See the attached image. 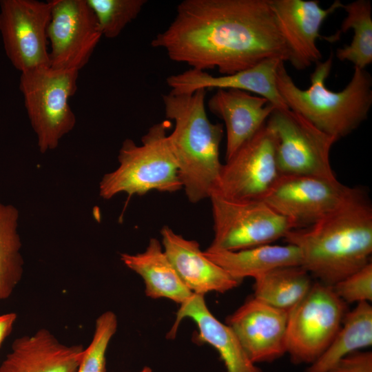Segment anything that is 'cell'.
<instances>
[{
    "label": "cell",
    "instance_id": "6da1fadb",
    "mask_svg": "<svg viewBox=\"0 0 372 372\" xmlns=\"http://www.w3.org/2000/svg\"><path fill=\"white\" fill-rule=\"evenodd\" d=\"M173 61L229 75L288 52L269 0H184L152 40Z\"/></svg>",
    "mask_w": 372,
    "mask_h": 372
},
{
    "label": "cell",
    "instance_id": "7a4b0ae2",
    "mask_svg": "<svg viewBox=\"0 0 372 372\" xmlns=\"http://www.w3.org/2000/svg\"><path fill=\"white\" fill-rule=\"evenodd\" d=\"M297 247L302 267L324 285L333 287L371 262L372 206L366 193L352 188L332 211L284 238Z\"/></svg>",
    "mask_w": 372,
    "mask_h": 372
},
{
    "label": "cell",
    "instance_id": "3957f363",
    "mask_svg": "<svg viewBox=\"0 0 372 372\" xmlns=\"http://www.w3.org/2000/svg\"><path fill=\"white\" fill-rule=\"evenodd\" d=\"M207 90L162 95L165 116L175 127L167 135L185 194L192 203L209 198L216 190L223 164L220 145L223 125L213 123L205 109Z\"/></svg>",
    "mask_w": 372,
    "mask_h": 372
},
{
    "label": "cell",
    "instance_id": "277c9868",
    "mask_svg": "<svg viewBox=\"0 0 372 372\" xmlns=\"http://www.w3.org/2000/svg\"><path fill=\"white\" fill-rule=\"evenodd\" d=\"M333 54L316 64L311 85L298 87L282 61L276 74L278 92L288 108L300 114L337 141L355 130L367 118L372 105V78L365 69L354 68L349 83L340 91L330 90L326 81Z\"/></svg>",
    "mask_w": 372,
    "mask_h": 372
},
{
    "label": "cell",
    "instance_id": "5b68a950",
    "mask_svg": "<svg viewBox=\"0 0 372 372\" xmlns=\"http://www.w3.org/2000/svg\"><path fill=\"white\" fill-rule=\"evenodd\" d=\"M167 121L153 125L141 145L125 139L118 155V167L99 183V195L109 200L120 193L143 196L153 191L175 192L183 189L176 161L169 148Z\"/></svg>",
    "mask_w": 372,
    "mask_h": 372
},
{
    "label": "cell",
    "instance_id": "8992f818",
    "mask_svg": "<svg viewBox=\"0 0 372 372\" xmlns=\"http://www.w3.org/2000/svg\"><path fill=\"white\" fill-rule=\"evenodd\" d=\"M79 72L43 65L21 72L19 89L41 153L56 148L75 126L69 99L77 89Z\"/></svg>",
    "mask_w": 372,
    "mask_h": 372
},
{
    "label": "cell",
    "instance_id": "52a82bcc",
    "mask_svg": "<svg viewBox=\"0 0 372 372\" xmlns=\"http://www.w3.org/2000/svg\"><path fill=\"white\" fill-rule=\"evenodd\" d=\"M349 311L333 287L316 281L288 312L286 353L294 364H311L329 346Z\"/></svg>",
    "mask_w": 372,
    "mask_h": 372
},
{
    "label": "cell",
    "instance_id": "ba28073f",
    "mask_svg": "<svg viewBox=\"0 0 372 372\" xmlns=\"http://www.w3.org/2000/svg\"><path fill=\"white\" fill-rule=\"evenodd\" d=\"M214 223L211 249L238 251L271 244L296 229L294 223L261 200L210 196Z\"/></svg>",
    "mask_w": 372,
    "mask_h": 372
},
{
    "label": "cell",
    "instance_id": "9c48e42d",
    "mask_svg": "<svg viewBox=\"0 0 372 372\" xmlns=\"http://www.w3.org/2000/svg\"><path fill=\"white\" fill-rule=\"evenodd\" d=\"M266 125L277 137V161L281 174L335 180L330 162L337 141L289 109H276Z\"/></svg>",
    "mask_w": 372,
    "mask_h": 372
},
{
    "label": "cell",
    "instance_id": "30bf717a",
    "mask_svg": "<svg viewBox=\"0 0 372 372\" xmlns=\"http://www.w3.org/2000/svg\"><path fill=\"white\" fill-rule=\"evenodd\" d=\"M277 143L274 132L263 125L223 164L214 192L234 200H262L281 174Z\"/></svg>",
    "mask_w": 372,
    "mask_h": 372
},
{
    "label": "cell",
    "instance_id": "8fae6325",
    "mask_svg": "<svg viewBox=\"0 0 372 372\" xmlns=\"http://www.w3.org/2000/svg\"><path fill=\"white\" fill-rule=\"evenodd\" d=\"M52 0L0 1V33L6 54L20 72L50 65L47 31Z\"/></svg>",
    "mask_w": 372,
    "mask_h": 372
},
{
    "label": "cell",
    "instance_id": "7c38bea8",
    "mask_svg": "<svg viewBox=\"0 0 372 372\" xmlns=\"http://www.w3.org/2000/svg\"><path fill=\"white\" fill-rule=\"evenodd\" d=\"M47 36L50 66L77 72L87 65L102 37L86 0H52Z\"/></svg>",
    "mask_w": 372,
    "mask_h": 372
},
{
    "label": "cell",
    "instance_id": "4fadbf2b",
    "mask_svg": "<svg viewBox=\"0 0 372 372\" xmlns=\"http://www.w3.org/2000/svg\"><path fill=\"white\" fill-rule=\"evenodd\" d=\"M351 189L337 179L280 174L261 200L298 229L315 223L332 211Z\"/></svg>",
    "mask_w": 372,
    "mask_h": 372
},
{
    "label": "cell",
    "instance_id": "5bb4252c",
    "mask_svg": "<svg viewBox=\"0 0 372 372\" xmlns=\"http://www.w3.org/2000/svg\"><path fill=\"white\" fill-rule=\"evenodd\" d=\"M275 21L288 52V61L302 70L321 61L317 40L326 19L343 3L335 0L327 8L317 0H269Z\"/></svg>",
    "mask_w": 372,
    "mask_h": 372
},
{
    "label": "cell",
    "instance_id": "9a60e30c",
    "mask_svg": "<svg viewBox=\"0 0 372 372\" xmlns=\"http://www.w3.org/2000/svg\"><path fill=\"white\" fill-rule=\"evenodd\" d=\"M288 311L249 298L227 318L249 359L254 364L271 362L286 353Z\"/></svg>",
    "mask_w": 372,
    "mask_h": 372
},
{
    "label": "cell",
    "instance_id": "2e32d148",
    "mask_svg": "<svg viewBox=\"0 0 372 372\" xmlns=\"http://www.w3.org/2000/svg\"><path fill=\"white\" fill-rule=\"evenodd\" d=\"M278 57L266 59L256 65L229 75L213 76L206 71L189 69L169 76L166 82L170 92L192 93L198 89H235L253 92L266 99L276 109H289L276 85ZM284 62V61H283Z\"/></svg>",
    "mask_w": 372,
    "mask_h": 372
},
{
    "label": "cell",
    "instance_id": "e0dca14e",
    "mask_svg": "<svg viewBox=\"0 0 372 372\" xmlns=\"http://www.w3.org/2000/svg\"><path fill=\"white\" fill-rule=\"evenodd\" d=\"M163 250L187 287L194 293H225L240 284L209 260L199 243L185 238L168 226L161 230Z\"/></svg>",
    "mask_w": 372,
    "mask_h": 372
},
{
    "label": "cell",
    "instance_id": "ac0fdd59",
    "mask_svg": "<svg viewBox=\"0 0 372 372\" xmlns=\"http://www.w3.org/2000/svg\"><path fill=\"white\" fill-rule=\"evenodd\" d=\"M84 348L60 342L48 329L17 338L0 372H76Z\"/></svg>",
    "mask_w": 372,
    "mask_h": 372
},
{
    "label": "cell",
    "instance_id": "d6986e66",
    "mask_svg": "<svg viewBox=\"0 0 372 372\" xmlns=\"http://www.w3.org/2000/svg\"><path fill=\"white\" fill-rule=\"evenodd\" d=\"M207 105L225 123L226 160L266 124L276 108L262 96L235 89H217Z\"/></svg>",
    "mask_w": 372,
    "mask_h": 372
},
{
    "label": "cell",
    "instance_id": "ffe728a7",
    "mask_svg": "<svg viewBox=\"0 0 372 372\" xmlns=\"http://www.w3.org/2000/svg\"><path fill=\"white\" fill-rule=\"evenodd\" d=\"M204 295L194 293L180 304L175 322L168 333L175 336L180 322L192 319L198 329V339L218 352L227 372H262L248 357L231 329L219 321L207 307Z\"/></svg>",
    "mask_w": 372,
    "mask_h": 372
},
{
    "label": "cell",
    "instance_id": "44dd1931",
    "mask_svg": "<svg viewBox=\"0 0 372 372\" xmlns=\"http://www.w3.org/2000/svg\"><path fill=\"white\" fill-rule=\"evenodd\" d=\"M121 260L139 275L145 285L147 297L167 298L179 304L187 300L193 293L187 287L165 254L161 242L149 240L145 250L130 254L122 253Z\"/></svg>",
    "mask_w": 372,
    "mask_h": 372
},
{
    "label": "cell",
    "instance_id": "7402d4cb",
    "mask_svg": "<svg viewBox=\"0 0 372 372\" xmlns=\"http://www.w3.org/2000/svg\"><path fill=\"white\" fill-rule=\"evenodd\" d=\"M203 253L240 282L247 277L255 278L277 267L302 265L299 249L290 244H268L238 251L208 247Z\"/></svg>",
    "mask_w": 372,
    "mask_h": 372
},
{
    "label": "cell",
    "instance_id": "603a6c76",
    "mask_svg": "<svg viewBox=\"0 0 372 372\" xmlns=\"http://www.w3.org/2000/svg\"><path fill=\"white\" fill-rule=\"evenodd\" d=\"M371 345L372 307L362 302L347 313L329 346L306 372H327L344 356Z\"/></svg>",
    "mask_w": 372,
    "mask_h": 372
},
{
    "label": "cell",
    "instance_id": "cb8c5ba5",
    "mask_svg": "<svg viewBox=\"0 0 372 372\" xmlns=\"http://www.w3.org/2000/svg\"><path fill=\"white\" fill-rule=\"evenodd\" d=\"M311 277L301 265L273 269L254 278V297L289 312L309 291Z\"/></svg>",
    "mask_w": 372,
    "mask_h": 372
},
{
    "label": "cell",
    "instance_id": "d4e9b609",
    "mask_svg": "<svg viewBox=\"0 0 372 372\" xmlns=\"http://www.w3.org/2000/svg\"><path fill=\"white\" fill-rule=\"evenodd\" d=\"M347 13L339 31L328 37L330 42L336 41L340 34L353 30L349 45L337 49L336 56L341 61H349L354 68L365 69L372 63V7L369 0H356L343 4Z\"/></svg>",
    "mask_w": 372,
    "mask_h": 372
},
{
    "label": "cell",
    "instance_id": "484cf974",
    "mask_svg": "<svg viewBox=\"0 0 372 372\" xmlns=\"http://www.w3.org/2000/svg\"><path fill=\"white\" fill-rule=\"evenodd\" d=\"M19 218V210L14 205L0 200V300L11 296L23 275Z\"/></svg>",
    "mask_w": 372,
    "mask_h": 372
},
{
    "label": "cell",
    "instance_id": "4316f807",
    "mask_svg": "<svg viewBox=\"0 0 372 372\" xmlns=\"http://www.w3.org/2000/svg\"><path fill=\"white\" fill-rule=\"evenodd\" d=\"M96 17L102 37H117L141 12L146 0H86Z\"/></svg>",
    "mask_w": 372,
    "mask_h": 372
},
{
    "label": "cell",
    "instance_id": "83f0119b",
    "mask_svg": "<svg viewBox=\"0 0 372 372\" xmlns=\"http://www.w3.org/2000/svg\"><path fill=\"white\" fill-rule=\"evenodd\" d=\"M117 326V318L112 311H105L97 318L93 338L84 349L76 372H105L106 351Z\"/></svg>",
    "mask_w": 372,
    "mask_h": 372
},
{
    "label": "cell",
    "instance_id": "f1b7e54d",
    "mask_svg": "<svg viewBox=\"0 0 372 372\" xmlns=\"http://www.w3.org/2000/svg\"><path fill=\"white\" fill-rule=\"evenodd\" d=\"M336 295L345 303L372 301V263L344 278L333 286Z\"/></svg>",
    "mask_w": 372,
    "mask_h": 372
},
{
    "label": "cell",
    "instance_id": "f546056e",
    "mask_svg": "<svg viewBox=\"0 0 372 372\" xmlns=\"http://www.w3.org/2000/svg\"><path fill=\"white\" fill-rule=\"evenodd\" d=\"M327 372H372V353L353 352L340 359Z\"/></svg>",
    "mask_w": 372,
    "mask_h": 372
},
{
    "label": "cell",
    "instance_id": "4dcf8cb0",
    "mask_svg": "<svg viewBox=\"0 0 372 372\" xmlns=\"http://www.w3.org/2000/svg\"><path fill=\"white\" fill-rule=\"evenodd\" d=\"M16 319L15 313H8L0 316V347L12 331Z\"/></svg>",
    "mask_w": 372,
    "mask_h": 372
},
{
    "label": "cell",
    "instance_id": "1f68e13d",
    "mask_svg": "<svg viewBox=\"0 0 372 372\" xmlns=\"http://www.w3.org/2000/svg\"><path fill=\"white\" fill-rule=\"evenodd\" d=\"M138 372H153V371L149 367L145 366Z\"/></svg>",
    "mask_w": 372,
    "mask_h": 372
}]
</instances>
